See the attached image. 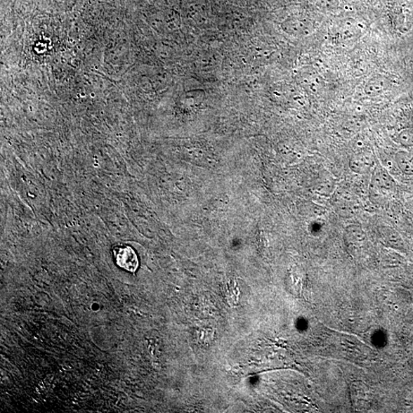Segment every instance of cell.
Returning <instances> with one entry per match:
<instances>
[{
    "mask_svg": "<svg viewBox=\"0 0 413 413\" xmlns=\"http://www.w3.org/2000/svg\"><path fill=\"white\" fill-rule=\"evenodd\" d=\"M376 162L373 156L369 154L361 153L353 157L349 162V168L353 172L358 175H365L373 171Z\"/></svg>",
    "mask_w": 413,
    "mask_h": 413,
    "instance_id": "3",
    "label": "cell"
},
{
    "mask_svg": "<svg viewBox=\"0 0 413 413\" xmlns=\"http://www.w3.org/2000/svg\"><path fill=\"white\" fill-rule=\"evenodd\" d=\"M350 22H346V24H344L343 25H342V27H341V30L340 31L339 37L341 38V39L343 40V41H352L354 40L357 36H359V34L360 32H357L356 29H355V27H353V25H350V27H348Z\"/></svg>",
    "mask_w": 413,
    "mask_h": 413,
    "instance_id": "9",
    "label": "cell"
},
{
    "mask_svg": "<svg viewBox=\"0 0 413 413\" xmlns=\"http://www.w3.org/2000/svg\"><path fill=\"white\" fill-rule=\"evenodd\" d=\"M395 180L388 171L381 163L376 162L369 186V199L374 204H379L395 192Z\"/></svg>",
    "mask_w": 413,
    "mask_h": 413,
    "instance_id": "1",
    "label": "cell"
},
{
    "mask_svg": "<svg viewBox=\"0 0 413 413\" xmlns=\"http://www.w3.org/2000/svg\"><path fill=\"white\" fill-rule=\"evenodd\" d=\"M385 80L382 79L381 77H372L369 80L365 88L366 94L369 96L375 97L380 96L385 88Z\"/></svg>",
    "mask_w": 413,
    "mask_h": 413,
    "instance_id": "7",
    "label": "cell"
},
{
    "mask_svg": "<svg viewBox=\"0 0 413 413\" xmlns=\"http://www.w3.org/2000/svg\"><path fill=\"white\" fill-rule=\"evenodd\" d=\"M411 120H412V123L413 124V108L411 112Z\"/></svg>",
    "mask_w": 413,
    "mask_h": 413,
    "instance_id": "11",
    "label": "cell"
},
{
    "mask_svg": "<svg viewBox=\"0 0 413 413\" xmlns=\"http://www.w3.org/2000/svg\"><path fill=\"white\" fill-rule=\"evenodd\" d=\"M395 162L399 169L404 175L413 176V155L405 152L400 151L395 154Z\"/></svg>",
    "mask_w": 413,
    "mask_h": 413,
    "instance_id": "5",
    "label": "cell"
},
{
    "mask_svg": "<svg viewBox=\"0 0 413 413\" xmlns=\"http://www.w3.org/2000/svg\"><path fill=\"white\" fill-rule=\"evenodd\" d=\"M336 199V206L342 216L350 217L355 214L356 205L354 199L351 197V195H339Z\"/></svg>",
    "mask_w": 413,
    "mask_h": 413,
    "instance_id": "6",
    "label": "cell"
},
{
    "mask_svg": "<svg viewBox=\"0 0 413 413\" xmlns=\"http://www.w3.org/2000/svg\"><path fill=\"white\" fill-rule=\"evenodd\" d=\"M282 28L296 37H306L315 29L313 23L308 20L290 19L284 22Z\"/></svg>",
    "mask_w": 413,
    "mask_h": 413,
    "instance_id": "4",
    "label": "cell"
},
{
    "mask_svg": "<svg viewBox=\"0 0 413 413\" xmlns=\"http://www.w3.org/2000/svg\"><path fill=\"white\" fill-rule=\"evenodd\" d=\"M116 264L119 268L134 273L139 268V259L134 249L129 246H117L113 249Z\"/></svg>",
    "mask_w": 413,
    "mask_h": 413,
    "instance_id": "2",
    "label": "cell"
},
{
    "mask_svg": "<svg viewBox=\"0 0 413 413\" xmlns=\"http://www.w3.org/2000/svg\"><path fill=\"white\" fill-rule=\"evenodd\" d=\"M399 141L403 145H413V130L402 131L399 135Z\"/></svg>",
    "mask_w": 413,
    "mask_h": 413,
    "instance_id": "10",
    "label": "cell"
},
{
    "mask_svg": "<svg viewBox=\"0 0 413 413\" xmlns=\"http://www.w3.org/2000/svg\"><path fill=\"white\" fill-rule=\"evenodd\" d=\"M308 1L323 11L336 10L339 5V0H308Z\"/></svg>",
    "mask_w": 413,
    "mask_h": 413,
    "instance_id": "8",
    "label": "cell"
}]
</instances>
